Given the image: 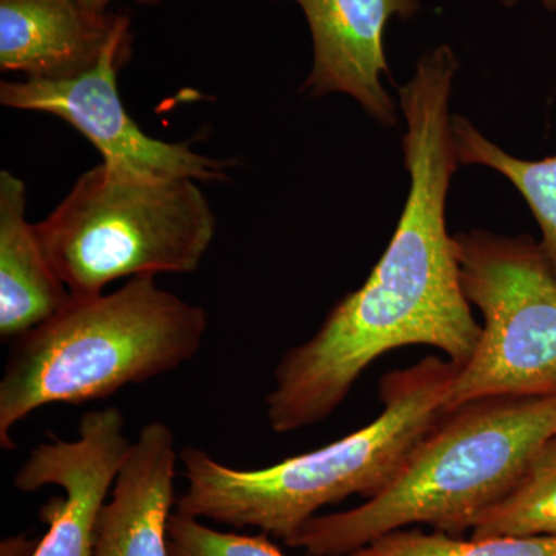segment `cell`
<instances>
[{
  "mask_svg": "<svg viewBox=\"0 0 556 556\" xmlns=\"http://www.w3.org/2000/svg\"><path fill=\"white\" fill-rule=\"evenodd\" d=\"M455 241L464 294L484 325L444 413L479 399L547 394L556 376V273L540 243L482 229Z\"/></svg>",
  "mask_w": 556,
  "mask_h": 556,
  "instance_id": "obj_6",
  "label": "cell"
},
{
  "mask_svg": "<svg viewBox=\"0 0 556 556\" xmlns=\"http://www.w3.org/2000/svg\"><path fill=\"white\" fill-rule=\"evenodd\" d=\"M27 188L0 172V338L14 340L56 316L72 302L25 218Z\"/></svg>",
  "mask_w": 556,
  "mask_h": 556,
  "instance_id": "obj_12",
  "label": "cell"
},
{
  "mask_svg": "<svg viewBox=\"0 0 556 556\" xmlns=\"http://www.w3.org/2000/svg\"><path fill=\"white\" fill-rule=\"evenodd\" d=\"M521 2V0H501V3L506 7H515L517 3ZM541 5L544 7L551 13H556V0H536Z\"/></svg>",
  "mask_w": 556,
  "mask_h": 556,
  "instance_id": "obj_18",
  "label": "cell"
},
{
  "mask_svg": "<svg viewBox=\"0 0 556 556\" xmlns=\"http://www.w3.org/2000/svg\"><path fill=\"white\" fill-rule=\"evenodd\" d=\"M206 309L164 291L155 277L72 299L56 316L13 340L0 380V445L36 409L108 399L174 371L199 353Z\"/></svg>",
  "mask_w": 556,
  "mask_h": 556,
  "instance_id": "obj_4",
  "label": "cell"
},
{
  "mask_svg": "<svg viewBox=\"0 0 556 556\" xmlns=\"http://www.w3.org/2000/svg\"><path fill=\"white\" fill-rule=\"evenodd\" d=\"M459 369L448 358L430 356L388 372L379 390L383 409L371 424L276 466L240 470L204 450L182 448L188 486L177 511L237 529L255 527L287 541L321 507L351 495H378L444 416Z\"/></svg>",
  "mask_w": 556,
  "mask_h": 556,
  "instance_id": "obj_2",
  "label": "cell"
},
{
  "mask_svg": "<svg viewBox=\"0 0 556 556\" xmlns=\"http://www.w3.org/2000/svg\"><path fill=\"white\" fill-rule=\"evenodd\" d=\"M134 2L141 3V5H156V3H161L163 0H134Z\"/></svg>",
  "mask_w": 556,
  "mask_h": 556,
  "instance_id": "obj_19",
  "label": "cell"
},
{
  "mask_svg": "<svg viewBox=\"0 0 556 556\" xmlns=\"http://www.w3.org/2000/svg\"><path fill=\"white\" fill-rule=\"evenodd\" d=\"M167 544L170 556H285L266 533L248 536L218 532L179 511L169 519Z\"/></svg>",
  "mask_w": 556,
  "mask_h": 556,
  "instance_id": "obj_16",
  "label": "cell"
},
{
  "mask_svg": "<svg viewBox=\"0 0 556 556\" xmlns=\"http://www.w3.org/2000/svg\"><path fill=\"white\" fill-rule=\"evenodd\" d=\"M178 459L169 426L153 420L139 430L102 508L91 556H170Z\"/></svg>",
  "mask_w": 556,
  "mask_h": 556,
  "instance_id": "obj_11",
  "label": "cell"
},
{
  "mask_svg": "<svg viewBox=\"0 0 556 556\" xmlns=\"http://www.w3.org/2000/svg\"><path fill=\"white\" fill-rule=\"evenodd\" d=\"M452 130L460 164L490 167L521 193L540 226V247L556 273V155L538 161L518 159L486 139L464 116H453Z\"/></svg>",
  "mask_w": 556,
  "mask_h": 556,
  "instance_id": "obj_13",
  "label": "cell"
},
{
  "mask_svg": "<svg viewBox=\"0 0 556 556\" xmlns=\"http://www.w3.org/2000/svg\"><path fill=\"white\" fill-rule=\"evenodd\" d=\"M86 9L97 11V13H108L110 3L113 0H79Z\"/></svg>",
  "mask_w": 556,
  "mask_h": 556,
  "instance_id": "obj_17",
  "label": "cell"
},
{
  "mask_svg": "<svg viewBox=\"0 0 556 556\" xmlns=\"http://www.w3.org/2000/svg\"><path fill=\"white\" fill-rule=\"evenodd\" d=\"M123 413L109 407L80 417L75 441L51 434L31 450L13 484L24 493L61 486L64 496L47 508L49 532L31 556H91L102 508L131 444L124 434Z\"/></svg>",
  "mask_w": 556,
  "mask_h": 556,
  "instance_id": "obj_8",
  "label": "cell"
},
{
  "mask_svg": "<svg viewBox=\"0 0 556 556\" xmlns=\"http://www.w3.org/2000/svg\"><path fill=\"white\" fill-rule=\"evenodd\" d=\"M130 30L126 14L97 13L79 0H0V68L25 79L76 78Z\"/></svg>",
  "mask_w": 556,
  "mask_h": 556,
  "instance_id": "obj_10",
  "label": "cell"
},
{
  "mask_svg": "<svg viewBox=\"0 0 556 556\" xmlns=\"http://www.w3.org/2000/svg\"><path fill=\"white\" fill-rule=\"evenodd\" d=\"M452 76L427 70L399 89L409 192L396 232L367 281L329 311L316 334L291 348L274 369L266 417L276 433L316 426L383 354L426 345L463 368L482 327L460 285L447 197L459 167L450 100Z\"/></svg>",
  "mask_w": 556,
  "mask_h": 556,
  "instance_id": "obj_1",
  "label": "cell"
},
{
  "mask_svg": "<svg viewBox=\"0 0 556 556\" xmlns=\"http://www.w3.org/2000/svg\"><path fill=\"white\" fill-rule=\"evenodd\" d=\"M131 30L124 33L97 67L76 78L7 80L0 84V102L65 121L100 150L104 163L150 177L230 181L237 161L211 159L188 144L150 137L131 118L118 90L121 68L131 58Z\"/></svg>",
  "mask_w": 556,
  "mask_h": 556,
  "instance_id": "obj_7",
  "label": "cell"
},
{
  "mask_svg": "<svg viewBox=\"0 0 556 556\" xmlns=\"http://www.w3.org/2000/svg\"><path fill=\"white\" fill-rule=\"evenodd\" d=\"M346 556H556V536L457 540L448 533L396 530Z\"/></svg>",
  "mask_w": 556,
  "mask_h": 556,
  "instance_id": "obj_15",
  "label": "cell"
},
{
  "mask_svg": "<svg viewBox=\"0 0 556 556\" xmlns=\"http://www.w3.org/2000/svg\"><path fill=\"white\" fill-rule=\"evenodd\" d=\"M556 438V394L479 399L444 413L367 503L311 518L288 546L346 556L412 525L459 535L518 484Z\"/></svg>",
  "mask_w": 556,
  "mask_h": 556,
  "instance_id": "obj_3",
  "label": "cell"
},
{
  "mask_svg": "<svg viewBox=\"0 0 556 556\" xmlns=\"http://www.w3.org/2000/svg\"><path fill=\"white\" fill-rule=\"evenodd\" d=\"M308 22L313 68L303 84L309 97L343 93L382 126H396L397 109L382 84L390 78L383 35L388 22L408 21L420 0H291Z\"/></svg>",
  "mask_w": 556,
  "mask_h": 556,
  "instance_id": "obj_9",
  "label": "cell"
},
{
  "mask_svg": "<svg viewBox=\"0 0 556 556\" xmlns=\"http://www.w3.org/2000/svg\"><path fill=\"white\" fill-rule=\"evenodd\" d=\"M471 538L556 536V438L533 457L518 484L481 515Z\"/></svg>",
  "mask_w": 556,
  "mask_h": 556,
  "instance_id": "obj_14",
  "label": "cell"
},
{
  "mask_svg": "<svg viewBox=\"0 0 556 556\" xmlns=\"http://www.w3.org/2000/svg\"><path fill=\"white\" fill-rule=\"evenodd\" d=\"M547 394H556V376L555 379L552 380L551 388H548Z\"/></svg>",
  "mask_w": 556,
  "mask_h": 556,
  "instance_id": "obj_20",
  "label": "cell"
},
{
  "mask_svg": "<svg viewBox=\"0 0 556 556\" xmlns=\"http://www.w3.org/2000/svg\"><path fill=\"white\" fill-rule=\"evenodd\" d=\"M35 228L72 299H91L121 278L195 273L217 219L193 179L102 161Z\"/></svg>",
  "mask_w": 556,
  "mask_h": 556,
  "instance_id": "obj_5",
  "label": "cell"
}]
</instances>
